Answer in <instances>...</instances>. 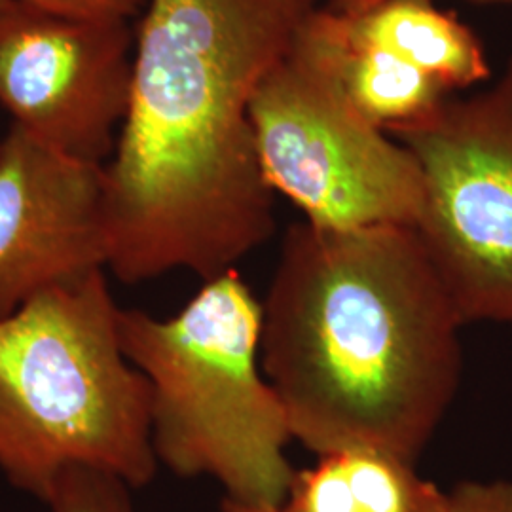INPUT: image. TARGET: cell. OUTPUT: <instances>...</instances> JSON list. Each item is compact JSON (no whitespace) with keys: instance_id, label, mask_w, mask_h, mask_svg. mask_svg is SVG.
Instances as JSON below:
<instances>
[{"instance_id":"6da1fadb","label":"cell","mask_w":512,"mask_h":512,"mask_svg":"<svg viewBox=\"0 0 512 512\" xmlns=\"http://www.w3.org/2000/svg\"><path fill=\"white\" fill-rule=\"evenodd\" d=\"M321 0H147L105 164L109 270L135 285L238 270L277 228L251 101Z\"/></svg>"},{"instance_id":"7a4b0ae2","label":"cell","mask_w":512,"mask_h":512,"mask_svg":"<svg viewBox=\"0 0 512 512\" xmlns=\"http://www.w3.org/2000/svg\"><path fill=\"white\" fill-rule=\"evenodd\" d=\"M260 302V363L293 439L416 463L458 397L465 327L416 230L296 222Z\"/></svg>"},{"instance_id":"3957f363","label":"cell","mask_w":512,"mask_h":512,"mask_svg":"<svg viewBox=\"0 0 512 512\" xmlns=\"http://www.w3.org/2000/svg\"><path fill=\"white\" fill-rule=\"evenodd\" d=\"M105 272L0 319V471L46 503L71 469L143 488L158 471L150 385L131 365Z\"/></svg>"},{"instance_id":"277c9868","label":"cell","mask_w":512,"mask_h":512,"mask_svg":"<svg viewBox=\"0 0 512 512\" xmlns=\"http://www.w3.org/2000/svg\"><path fill=\"white\" fill-rule=\"evenodd\" d=\"M118 332L150 385L158 463L217 480L224 499L283 507L296 475L293 431L260 363L262 302L238 270L203 281L169 317L120 308Z\"/></svg>"},{"instance_id":"5b68a950","label":"cell","mask_w":512,"mask_h":512,"mask_svg":"<svg viewBox=\"0 0 512 512\" xmlns=\"http://www.w3.org/2000/svg\"><path fill=\"white\" fill-rule=\"evenodd\" d=\"M391 137L420 164L412 228L459 317L512 327V57L486 90Z\"/></svg>"},{"instance_id":"8992f818","label":"cell","mask_w":512,"mask_h":512,"mask_svg":"<svg viewBox=\"0 0 512 512\" xmlns=\"http://www.w3.org/2000/svg\"><path fill=\"white\" fill-rule=\"evenodd\" d=\"M249 112L266 181L306 222L327 228L416 224L423 203L418 160L366 122L296 40L256 88Z\"/></svg>"},{"instance_id":"52a82bcc","label":"cell","mask_w":512,"mask_h":512,"mask_svg":"<svg viewBox=\"0 0 512 512\" xmlns=\"http://www.w3.org/2000/svg\"><path fill=\"white\" fill-rule=\"evenodd\" d=\"M135 27L8 0L0 8V107L38 141L107 164L126 120Z\"/></svg>"},{"instance_id":"ba28073f","label":"cell","mask_w":512,"mask_h":512,"mask_svg":"<svg viewBox=\"0 0 512 512\" xmlns=\"http://www.w3.org/2000/svg\"><path fill=\"white\" fill-rule=\"evenodd\" d=\"M109 268L105 164L12 124L0 139V319Z\"/></svg>"},{"instance_id":"9c48e42d","label":"cell","mask_w":512,"mask_h":512,"mask_svg":"<svg viewBox=\"0 0 512 512\" xmlns=\"http://www.w3.org/2000/svg\"><path fill=\"white\" fill-rule=\"evenodd\" d=\"M296 46L327 73L366 122L389 135L420 124L452 95L412 63L363 40L348 16L329 4L306 19Z\"/></svg>"},{"instance_id":"30bf717a","label":"cell","mask_w":512,"mask_h":512,"mask_svg":"<svg viewBox=\"0 0 512 512\" xmlns=\"http://www.w3.org/2000/svg\"><path fill=\"white\" fill-rule=\"evenodd\" d=\"M283 512H448V492L416 463L372 448L319 456L296 471Z\"/></svg>"},{"instance_id":"8fae6325","label":"cell","mask_w":512,"mask_h":512,"mask_svg":"<svg viewBox=\"0 0 512 512\" xmlns=\"http://www.w3.org/2000/svg\"><path fill=\"white\" fill-rule=\"evenodd\" d=\"M346 16L363 40L412 63L452 95L492 78L482 40L433 0H382L361 14Z\"/></svg>"},{"instance_id":"7c38bea8","label":"cell","mask_w":512,"mask_h":512,"mask_svg":"<svg viewBox=\"0 0 512 512\" xmlns=\"http://www.w3.org/2000/svg\"><path fill=\"white\" fill-rule=\"evenodd\" d=\"M131 486L95 469H71L57 480L44 505L50 512H137Z\"/></svg>"},{"instance_id":"4fadbf2b","label":"cell","mask_w":512,"mask_h":512,"mask_svg":"<svg viewBox=\"0 0 512 512\" xmlns=\"http://www.w3.org/2000/svg\"><path fill=\"white\" fill-rule=\"evenodd\" d=\"M448 512H512L511 480H465L448 490Z\"/></svg>"},{"instance_id":"5bb4252c","label":"cell","mask_w":512,"mask_h":512,"mask_svg":"<svg viewBox=\"0 0 512 512\" xmlns=\"http://www.w3.org/2000/svg\"><path fill=\"white\" fill-rule=\"evenodd\" d=\"M42 10H50L74 18L128 19L139 18L147 0H19Z\"/></svg>"},{"instance_id":"9a60e30c","label":"cell","mask_w":512,"mask_h":512,"mask_svg":"<svg viewBox=\"0 0 512 512\" xmlns=\"http://www.w3.org/2000/svg\"><path fill=\"white\" fill-rule=\"evenodd\" d=\"M380 2L382 0H329V6L346 14H361ZM475 2H512V0H475Z\"/></svg>"},{"instance_id":"2e32d148","label":"cell","mask_w":512,"mask_h":512,"mask_svg":"<svg viewBox=\"0 0 512 512\" xmlns=\"http://www.w3.org/2000/svg\"><path fill=\"white\" fill-rule=\"evenodd\" d=\"M222 512H283L281 507H264V505H245L238 501L222 499Z\"/></svg>"},{"instance_id":"e0dca14e","label":"cell","mask_w":512,"mask_h":512,"mask_svg":"<svg viewBox=\"0 0 512 512\" xmlns=\"http://www.w3.org/2000/svg\"><path fill=\"white\" fill-rule=\"evenodd\" d=\"M6 2H8V0H0V8H2Z\"/></svg>"}]
</instances>
